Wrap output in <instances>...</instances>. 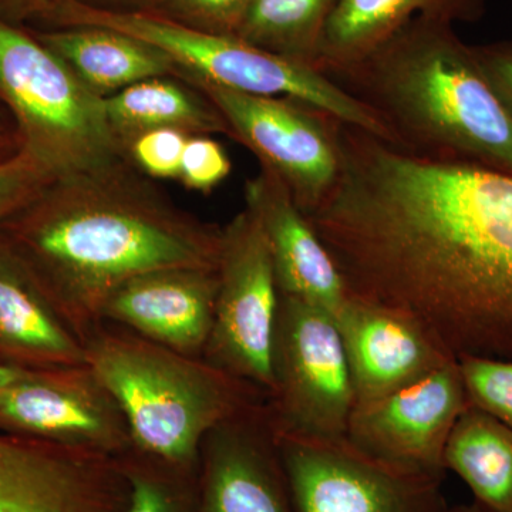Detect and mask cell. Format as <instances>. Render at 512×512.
Instances as JSON below:
<instances>
[{"mask_svg":"<svg viewBox=\"0 0 512 512\" xmlns=\"http://www.w3.org/2000/svg\"><path fill=\"white\" fill-rule=\"evenodd\" d=\"M340 170L309 224L353 298L444 352L512 360V174L430 160L338 120Z\"/></svg>","mask_w":512,"mask_h":512,"instance_id":"cell-1","label":"cell"},{"mask_svg":"<svg viewBox=\"0 0 512 512\" xmlns=\"http://www.w3.org/2000/svg\"><path fill=\"white\" fill-rule=\"evenodd\" d=\"M151 180L126 157L60 175L0 224V244L83 343L130 279L218 265L221 227L178 207Z\"/></svg>","mask_w":512,"mask_h":512,"instance_id":"cell-2","label":"cell"},{"mask_svg":"<svg viewBox=\"0 0 512 512\" xmlns=\"http://www.w3.org/2000/svg\"><path fill=\"white\" fill-rule=\"evenodd\" d=\"M325 76L372 111L406 153L512 174V113L451 23L413 19Z\"/></svg>","mask_w":512,"mask_h":512,"instance_id":"cell-3","label":"cell"},{"mask_svg":"<svg viewBox=\"0 0 512 512\" xmlns=\"http://www.w3.org/2000/svg\"><path fill=\"white\" fill-rule=\"evenodd\" d=\"M84 348L87 365L119 404L133 448L174 466H200L205 437L266 399L207 360L114 323L94 330Z\"/></svg>","mask_w":512,"mask_h":512,"instance_id":"cell-4","label":"cell"},{"mask_svg":"<svg viewBox=\"0 0 512 512\" xmlns=\"http://www.w3.org/2000/svg\"><path fill=\"white\" fill-rule=\"evenodd\" d=\"M46 23L52 28L101 26L119 30L170 57L177 67L175 77L187 74L238 93L301 100L390 143L389 133L372 111L328 76L239 36L198 32L147 10L99 9L76 0H60Z\"/></svg>","mask_w":512,"mask_h":512,"instance_id":"cell-5","label":"cell"},{"mask_svg":"<svg viewBox=\"0 0 512 512\" xmlns=\"http://www.w3.org/2000/svg\"><path fill=\"white\" fill-rule=\"evenodd\" d=\"M0 99L19 127V147L56 177L103 167L124 156L103 97L33 33L0 20Z\"/></svg>","mask_w":512,"mask_h":512,"instance_id":"cell-6","label":"cell"},{"mask_svg":"<svg viewBox=\"0 0 512 512\" xmlns=\"http://www.w3.org/2000/svg\"><path fill=\"white\" fill-rule=\"evenodd\" d=\"M272 377L266 409L274 433L346 439L356 400L333 313L279 293Z\"/></svg>","mask_w":512,"mask_h":512,"instance_id":"cell-7","label":"cell"},{"mask_svg":"<svg viewBox=\"0 0 512 512\" xmlns=\"http://www.w3.org/2000/svg\"><path fill=\"white\" fill-rule=\"evenodd\" d=\"M279 289L271 249L255 212L245 207L221 228L214 326L204 359L271 393Z\"/></svg>","mask_w":512,"mask_h":512,"instance_id":"cell-8","label":"cell"},{"mask_svg":"<svg viewBox=\"0 0 512 512\" xmlns=\"http://www.w3.org/2000/svg\"><path fill=\"white\" fill-rule=\"evenodd\" d=\"M177 77L210 99L231 137L281 178L303 214L332 190L340 170L335 116L301 100L238 93L187 74Z\"/></svg>","mask_w":512,"mask_h":512,"instance_id":"cell-9","label":"cell"},{"mask_svg":"<svg viewBox=\"0 0 512 512\" xmlns=\"http://www.w3.org/2000/svg\"><path fill=\"white\" fill-rule=\"evenodd\" d=\"M292 512H446L436 478L366 456L346 439L274 433Z\"/></svg>","mask_w":512,"mask_h":512,"instance_id":"cell-10","label":"cell"},{"mask_svg":"<svg viewBox=\"0 0 512 512\" xmlns=\"http://www.w3.org/2000/svg\"><path fill=\"white\" fill-rule=\"evenodd\" d=\"M468 404L460 366L451 360L409 386L356 404L346 440L387 466L444 481L448 439Z\"/></svg>","mask_w":512,"mask_h":512,"instance_id":"cell-11","label":"cell"},{"mask_svg":"<svg viewBox=\"0 0 512 512\" xmlns=\"http://www.w3.org/2000/svg\"><path fill=\"white\" fill-rule=\"evenodd\" d=\"M120 456L0 431V512H126Z\"/></svg>","mask_w":512,"mask_h":512,"instance_id":"cell-12","label":"cell"},{"mask_svg":"<svg viewBox=\"0 0 512 512\" xmlns=\"http://www.w3.org/2000/svg\"><path fill=\"white\" fill-rule=\"evenodd\" d=\"M0 431L121 456L126 419L89 365L30 370L0 390Z\"/></svg>","mask_w":512,"mask_h":512,"instance_id":"cell-13","label":"cell"},{"mask_svg":"<svg viewBox=\"0 0 512 512\" xmlns=\"http://www.w3.org/2000/svg\"><path fill=\"white\" fill-rule=\"evenodd\" d=\"M198 512H292L266 399L205 437Z\"/></svg>","mask_w":512,"mask_h":512,"instance_id":"cell-14","label":"cell"},{"mask_svg":"<svg viewBox=\"0 0 512 512\" xmlns=\"http://www.w3.org/2000/svg\"><path fill=\"white\" fill-rule=\"evenodd\" d=\"M217 266H173L116 289L101 319L181 355L204 359L214 326Z\"/></svg>","mask_w":512,"mask_h":512,"instance_id":"cell-15","label":"cell"},{"mask_svg":"<svg viewBox=\"0 0 512 512\" xmlns=\"http://www.w3.org/2000/svg\"><path fill=\"white\" fill-rule=\"evenodd\" d=\"M355 406L409 386L456 360L406 313L349 296L335 316Z\"/></svg>","mask_w":512,"mask_h":512,"instance_id":"cell-16","label":"cell"},{"mask_svg":"<svg viewBox=\"0 0 512 512\" xmlns=\"http://www.w3.org/2000/svg\"><path fill=\"white\" fill-rule=\"evenodd\" d=\"M245 202L264 229L279 293L336 316L348 298L342 276L281 178L261 167L245 184Z\"/></svg>","mask_w":512,"mask_h":512,"instance_id":"cell-17","label":"cell"},{"mask_svg":"<svg viewBox=\"0 0 512 512\" xmlns=\"http://www.w3.org/2000/svg\"><path fill=\"white\" fill-rule=\"evenodd\" d=\"M0 352L10 366L86 365V348L18 258L0 244Z\"/></svg>","mask_w":512,"mask_h":512,"instance_id":"cell-18","label":"cell"},{"mask_svg":"<svg viewBox=\"0 0 512 512\" xmlns=\"http://www.w3.org/2000/svg\"><path fill=\"white\" fill-rule=\"evenodd\" d=\"M485 8L487 0H338L323 33L316 69L325 74L362 59L413 19L476 23Z\"/></svg>","mask_w":512,"mask_h":512,"instance_id":"cell-19","label":"cell"},{"mask_svg":"<svg viewBox=\"0 0 512 512\" xmlns=\"http://www.w3.org/2000/svg\"><path fill=\"white\" fill-rule=\"evenodd\" d=\"M32 33L103 99L143 80L177 74L160 49L119 30L66 26Z\"/></svg>","mask_w":512,"mask_h":512,"instance_id":"cell-20","label":"cell"},{"mask_svg":"<svg viewBox=\"0 0 512 512\" xmlns=\"http://www.w3.org/2000/svg\"><path fill=\"white\" fill-rule=\"evenodd\" d=\"M111 133L121 150L147 131H184L190 136L227 134L231 128L210 99L174 76L143 80L104 99Z\"/></svg>","mask_w":512,"mask_h":512,"instance_id":"cell-21","label":"cell"},{"mask_svg":"<svg viewBox=\"0 0 512 512\" xmlns=\"http://www.w3.org/2000/svg\"><path fill=\"white\" fill-rule=\"evenodd\" d=\"M447 471L457 474L474 503L490 512H512V429L468 404L448 439Z\"/></svg>","mask_w":512,"mask_h":512,"instance_id":"cell-22","label":"cell"},{"mask_svg":"<svg viewBox=\"0 0 512 512\" xmlns=\"http://www.w3.org/2000/svg\"><path fill=\"white\" fill-rule=\"evenodd\" d=\"M338 0H254L238 36L293 62L315 67Z\"/></svg>","mask_w":512,"mask_h":512,"instance_id":"cell-23","label":"cell"},{"mask_svg":"<svg viewBox=\"0 0 512 512\" xmlns=\"http://www.w3.org/2000/svg\"><path fill=\"white\" fill-rule=\"evenodd\" d=\"M120 458L130 484L126 512H198L200 466H174L136 448Z\"/></svg>","mask_w":512,"mask_h":512,"instance_id":"cell-24","label":"cell"},{"mask_svg":"<svg viewBox=\"0 0 512 512\" xmlns=\"http://www.w3.org/2000/svg\"><path fill=\"white\" fill-rule=\"evenodd\" d=\"M457 362L468 402L512 429V360L464 356Z\"/></svg>","mask_w":512,"mask_h":512,"instance_id":"cell-25","label":"cell"},{"mask_svg":"<svg viewBox=\"0 0 512 512\" xmlns=\"http://www.w3.org/2000/svg\"><path fill=\"white\" fill-rule=\"evenodd\" d=\"M252 2L254 0H153L147 12L198 32L238 36Z\"/></svg>","mask_w":512,"mask_h":512,"instance_id":"cell-26","label":"cell"},{"mask_svg":"<svg viewBox=\"0 0 512 512\" xmlns=\"http://www.w3.org/2000/svg\"><path fill=\"white\" fill-rule=\"evenodd\" d=\"M190 134L184 131H147L123 148L124 156L137 170L153 180H178L181 161Z\"/></svg>","mask_w":512,"mask_h":512,"instance_id":"cell-27","label":"cell"},{"mask_svg":"<svg viewBox=\"0 0 512 512\" xmlns=\"http://www.w3.org/2000/svg\"><path fill=\"white\" fill-rule=\"evenodd\" d=\"M56 178L55 173L29 151L0 160V224Z\"/></svg>","mask_w":512,"mask_h":512,"instance_id":"cell-28","label":"cell"},{"mask_svg":"<svg viewBox=\"0 0 512 512\" xmlns=\"http://www.w3.org/2000/svg\"><path fill=\"white\" fill-rule=\"evenodd\" d=\"M224 147L211 136H191L185 146L178 181L190 190L211 192L231 174Z\"/></svg>","mask_w":512,"mask_h":512,"instance_id":"cell-29","label":"cell"},{"mask_svg":"<svg viewBox=\"0 0 512 512\" xmlns=\"http://www.w3.org/2000/svg\"><path fill=\"white\" fill-rule=\"evenodd\" d=\"M485 76L512 113V40L473 46Z\"/></svg>","mask_w":512,"mask_h":512,"instance_id":"cell-30","label":"cell"},{"mask_svg":"<svg viewBox=\"0 0 512 512\" xmlns=\"http://www.w3.org/2000/svg\"><path fill=\"white\" fill-rule=\"evenodd\" d=\"M60 0H0V20L22 25L25 22H46Z\"/></svg>","mask_w":512,"mask_h":512,"instance_id":"cell-31","label":"cell"},{"mask_svg":"<svg viewBox=\"0 0 512 512\" xmlns=\"http://www.w3.org/2000/svg\"><path fill=\"white\" fill-rule=\"evenodd\" d=\"M76 2L107 10H147L153 0H76Z\"/></svg>","mask_w":512,"mask_h":512,"instance_id":"cell-32","label":"cell"},{"mask_svg":"<svg viewBox=\"0 0 512 512\" xmlns=\"http://www.w3.org/2000/svg\"><path fill=\"white\" fill-rule=\"evenodd\" d=\"M28 372H30V370L0 363V390H2L3 387L9 386L10 383L16 382V380H19L20 377L25 376Z\"/></svg>","mask_w":512,"mask_h":512,"instance_id":"cell-33","label":"cell"},{"mask_svg":"<svg viewBox=\"0 0 512 512\" xmlns=\"http://www.w3.org/2000/svg\"><path fill=\"white\" fill-rule=\"evenodd\" d=\"M446 512H490L477 503L460 504L456 507H448Z\"/></svg>","mask_w":512,"mask_h":512,"instance_id":"cell-34","label":"cell"},{"mask_svg":"<svg viewBox=\"0 0 512 512\" xmlns=\"http://www.w3.org/2000/svg\"><path fill=\"white\" fill-rule=\"evenodd\" d=\"M0 363H5V360H3L2 352H0ZM8 365V363H6Z\"/></svg>","mask_w":512,"mask_h":512,"instance_id":"cell-35","label":"cell"},{"mask_svg":"<svg viewBox=\"0 0 512 512\" xmlns=\"http://www.w3.org/2000/svg\"><path fill=\"white\" fill-rule=\"evenodd\" d=\"M0 140H2V124H0Z\"/></svg>","mask_w":512,"mask_h":512,"instance_id":"cell-36","label":"cell"}]
</instances>
